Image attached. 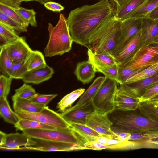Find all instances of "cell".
Segmentation results:
<instances>
[{
    "instance_id": "cell-54",
    "label": "cell",
    "mask_w": 158,
    "mask_h": 158,
    "mask_svg": "<svg viewBox=\"0 0 158 158\" xmlns=\"http://www.w3.org/2000/svg\"><path fill=\"white\" fill-rule=\"evenodd\" d=\"M51 0H39V2L41 4H44L46 2Z\"/></svg>"
},
{
    "instance_id": "cell-31",
    "label": "cell",
    "mask_w": 158,
    "mask_h": 158,
    "mask_svg": "<svg viewBox=\"0 0 158 158\" xmlns=\"http://www.w3.org/2000/svg\"><path fill=\"white\" fill-rule=\"evenodd\" d=\"M12 7L27 27L29 24L34 27L37 26L36 19V13L34 9H27L19 6Z\"/></svg>"
},
{
    "instance_id": "cell-15",
    "label": "cell",
    "mask_w": 158,
    "mask_h": 158,
    "mask_svg": "<svg viewBox=\"0 0 158 158\" xmlns=\"http://www.w3.org/2000/svg\"><path fill=\"white\" fill-rule=\"evenodd\" d=\"M141 30L136 34L123 48L115 56L120 65H124L129 61L139 49L144 45Z\"/></svg>"
},
{
    "instance_id": "cell-14",
    "label": "cell",
    "mask_w": 158,
    "mask_h": 158,
    "mask_svg": "<svg viewBox=\"0 0 158 158\" xmlns=\"http://www.w3.org/2000/svg\"><path fill=\"white\" fill-rule=\"evenodd\" d=\"M4 47L13 64L25 61L32 50L23 37Z\"/></svg>"
},
{
    "instance_id": "cell-13",
    "label": "cell",
    "mask_w": 158,
    "mask_h": 158,
    "mask_svg": "<svg viewBox=\"0 0 158 158\" xmlns=\"http://www.w3.org/2000/svg\"><path fill=\"white\" fill-rule=\"evenodd\" d=\"M158 84V73L139 81L120 85L119 89L135 97L139 98L147 89Z\"/></svg>"
},
{
    "instance_id": "cell-22",
    "label": "cell",
    "mask_w": 158,
    "mask_h": 158,
    "mask_svg": "<svg viewBox=\"0 0 158 158\" xmlns=\"http://www.w3.org/2000/svg\"><path fill=\"white\" fill-rule=\"evenodd\" d=\"M12 99L14 111L20 110L30 112H38L47 106L20 98L15 94L12 96Z\"/></svg>"
},
{
    "instance_id": "cell-44",
    "label": "cell",
    "mask_w": 158,
    "mask_h": 158,
    "mask_svg": "<svg viewBox=\"0 0 158 158\" xmlns=\"http://www.w3.org/2000/svg\"><path fill=\"white\" fill-rule=\"evenodd\" d=\"M0 11L9 17L25 25L23 21L12 7L0 2Z\"/></svg>"
},
{
    "instance_id": "cell-45",
    "label": "cell",
    "mask_w": 158,
    "mask_h": 158,
    "mask_svg": "<svg viewBox=\"0 0 158 158\" xmlns=\"http://www.w3.org/2000/svg\"><path fill=\"white\" fill-rule=\"evenodd\" d=\"M57 95V94H43L37 93L34 96L30 99L35 103L47 106Z\"/></svg>"
},
{
    "instance_id": "cell-29",
    "label": "cell",
    "mask_w": 158,
    "mask_h": 158,
    "mask_svg": "<svg viewBox=\"0 0 158 158\" xmlns=\"http://www.w3.org/2000/svg\"><path fill=\"white\" fill-rule=\"evenodd\" d=\"M85 90L84 88H80L68 94L57 103L56 108L58 111L62 113L71 107L72 104Z\"/></svg>"
},
{
    "instance_id": "cell-10",
    "label": "cell",
    "mask_w": 158,
    "mask_h": 158,
    "mask_svg": "<svg viewBox=\"0 0 158 158\" xmlns=\"http://www.w3.org/2000/svg\"><path fill=\"white\" fill-rule=\"evenodd\" d=\"M0 148L2 150H18L21 147L31 146L34 143L32 138L23 133L6 134L0 131Z\"/></svg>"
},
{
    "instance_id": "cell-47",
    "label": "cell",
    "mask_w": 158,
    "mask_h": 158,
    "mask_svg": "<svg viewBox=\"0 0 158 158\" xmlns=\"http://www.w3.org/2000/svg\"><path fill=\"white\" fill-rule=\"evenodd\" d=\"M47 9L53 12H60L64 9V7L60 4L52 1H48L44 4Z\"/></svg>"
},
{
    "instance_id": "cell-46",
    "label": "cell",
    "mask_w": 158,
    "mask_h": 158,
    "mask_svg": "<svg viewBox=\"0 0 158 158\" xmlns=\"http://www.w3.org/2000/svg\"><path fill=\"white\" fill-rule=\"evenodd\" d=\"M158 94V84L147 89L143 95L139 98L140 102L149 100Z\"/></svg>"
},
{
    "instance_id": "cell-11",
    "label": "cell",
    "mask_w": 158,
    "mask_h": 158,
    "mask_svg": "<svg viewBox=\"0 0 158 158\" xmlns=\"http://www.w3.org/2000/svg\"><path fill=\"white\" fill-rule=\"evenodd\" d=\"M107 114L94 110L87 116L86 124L100 135L114 134L111 128L113 123Z\"/></svg>"
},
{
    "instance_id": "cell-2",
    "label": "cell",
    "mask_w": 158,
    "mask_h": 158,
    "mask_svg": "<svg viewBox=\"0 0 158 158\" xmlns=\"http://www.w3.org/2000/svg\"><path fill=\"white\" fill-rule=\"evenodd\" d=\"M121 23L114 15L107 20L91 35L89 48L96 53L113 55L120 36Z\"/></svg>"
},
{
    "instance_id": "cell-38",
    "label": "cell",
    "mask_w": 158,
    "mask_h": 158,
    "mask_svg": "<svg viewBox=\"0 0 158 158\" xmlns=\"http://www.w3.org/2000/svg\"><path fill=\"white\" fill-rule=\"evenodd\" d=\"M118 66L115 65L112 66H94L96 72L102 73L105 76L115 80L119 84Z\"/></svg>"
},
{
    "instance_id": "cell-21",
    "label": "cell",
    "mask_w": 158,
    "mask_h": 158,
    "mask_svg": "<svg viewBox=\"0 0 158 158\" xmlns=\"http://www.w3.org/2000/svg\"><path fill=\"white\" fill-rule=\"evenodd\" d=\"M96 69L89 60L78 63L74 73L77 79L84 84L89 83L94 77Z\"/></svg>"
},
{
    "instance_id": "cell-39",
    "label": "cell",
    "mask_w": 158,
    "mask_h": 158,
    "mask_svg": "<svg viewBox=\"0 0 158 158\" xmlns=\"http://www.w3.org/2000/svg\"><path fill=\"white\" fill-rule=\"evenodd\" d=\"M158 137V130H148L130 133L129 140L145 141Z\"/></svg>"
},
{
    "instance_id": "cell-40",
    "label": "cell",
    "mask_w": 158,
    "mask_h": 158,
    "mask_svg": "<svg viewBox=\"0 0 158 158\" xmlns=\"http://www.w3.org/2000/svg\"><path fill=\"white\" fill-rule=\"evenodd\" d=\"M24 62L14 63L8 72V76L13 79H22L27 72Z\"/></svg>"
},
{
    "instance_id": "cell-6",
    "label": "cell",
    "mask_w": 158,
    "mask_h": 158,
    "mask_svg": "<svg viewBox=\"0 0 158 158\" xmlns=\"http://www.w3.org/2000/svg\"><path fill=\"white\" fill-rule=\"evenodd\" d=\"M117 84L115 80L105 77L104 81L91 100L94 110L108 114L115 109L114 99L118 89Z\"/></svg>"
},
{
    "instance_id": "cell-48",
    "label": "cell",
    "mask_w": 158,
    "mask_h": 158,
    "mask_svg": "<svg viewBox=\"0 0 158 158\" xmlns=\"http://www.w3.org/2000/svg\"><path fill=\"white\" fill-rule=\"evenodd\" d=\"M39 0H0V2H2L10 6L15 7L19 6L21 3L24 1H36L39 2Z\"/></svg>"
},
{
    "instance_id": "cell-25",
    "label": "cell",
    "mask_w": 158,
    "mask_h": 158,
    "mask_svg": "<svg viewBox=\"0 0 158 158\" xmlns=\"http://www.w3.org/2000/svg\"><path fill=\"white\" fill-rule=\"evenodd\" d=\"M87 54L88 60L94 66L120 65L113 55L96 53L89 48H88Z\"/></svg>"
},
{
    "instance_id": "cell-36",
    "label": "cell",
    "mask_w": 158,
    "mask_h": 158,
    "mask_svg": "<svg viewBox=\"0 0 158 158\" xmlns=\"http://www.w3.org/2000/svg\"><path fill=\"white\" fill-rule=\"evenodd\" d=\"M0 48V70L2 74L8 76V73L13 63L10 58L5 47Z\"/></svg>"
},
{
    "instance_id": "cell-35",
    "label": "cell",
    "mask_w": 158,
    "mask_h": 158,
    "mask_svg": "<svg viewBox=\"0 0 158 158\" xmlns=\"http://www.w3.org/2000/svg\"><path fill=\"white\" fill-rule=\"evenodd\" d=\"M0 22L4 23L19 33L26 32L27 31V27L0 11Z\"/></svg>"
},
{
    "instance_id": "cell-42",
    "label": "cell",
    "mask_w": 158,
    "mask_h": 158,
    "mask_svg": "<svg viewBox=\"0 0 158 158\" xmlns=\"http://www.w3.org/2000/svg\"><path fill=\"white\" fill-rule=\"evenodd\" d=\"M26 83L15 90V94L18 96L26 99H30L37 94L35 89L31 85Z\"/></svg>"
},
{
    "instance_id": "cell-26",
    "label": "cell",
    "mask_w": 158,
    "mask_h": 158,
    "mask_svg": "<svg viewBox=\"0 0 158 158\" xmlns=\"http://www.w3.org/2000/svg\"><path fill=\"white\" fill-rule=\"evenodd\" d=\"M138 109L141 115L158 122V103L157 102L151 100L141 102Z\"/></svg>"
},
{
    "instance_id": "cell-43",
    "label": "cell",
    "mask_w": 158,
    "mask_h": 158,
    "mask_svg": "<svg viewBox=\"0 0 158 158\" xmlns=\"http://www.w3.org/2000/svg\"><path fill=\"white\" fill-rule=\"evenodd\" d=\"M13 78L2 75L0 77V97L7 98L10 91Z\"/></svg>"
},
{
    "instance_id": "cell-49",
    "label": "cell",
    "mask_w": 158,
    "mask_h": 158,
    "mask_svg": "<svg viewBox=\"0 0 158 158\" xmlns=\"http://www.w3.org/2000/svg\"><path fill=\"white\" fill-rule=\"evenodd\" d=\"M145 142V148L158 149V137Z\"/></svg>"
},
{
    "instance_id": "cell-56",
    "label": "cell",
    "mask_w": 158,
    "mask_h": 158,
    "mask_svg": "<svg viewBox=\"0 0 158 158\" xmlns=\"http://www.w3.org/2000/svg\"><path fill=\"white\" fill-rule=\"evenodd\" d=\"M157 102V103H158V102Z\"/></svg>"
},
{
    "instance_id": "cell-12",
    "label": "cell",
    "mask_w": 158,
    "mask_h": 158,
    "mask_svg": "<svg viewBox=\"0 0 158 158\" xmlns=\"http://www.w3.org/2000/svg\"><path fill=\"white\" fill-rule=\"evenodd\" d=\"M33 139L34 143L33 145L21 147L18 150L69 151H75L76 147H77L75 145L66 143L38 139Z\"/></svg>"
},
{
    "instance_id": "cell-20",
    "label": "cell",
    "mask_w": 158,
    "mask_h": 158,
    "mask_svg": "<svg viewBox=\"0 0 158 158\" xmlns=\"http://www.w3.org/2000/svg\"><path fill=\"white\" fill-rule=\"evenodd\" d=\"M141 34L144 45L151 44L158 34V19L142 18Z\"/></svg>"
},
{
    "instance_id": "cell-33",
    "label": "cell",
    "mask_w": 158,
    "mask_h": 158,
    "mask_svg": "<svg viewBox=\"0 0 158 158\" xmlns=\"http://www.w3.org/2000/svg\"><path fill=\"white\" fill-rule=\"evenodd\" d=\"M158 6V0H147L130 17L143 18L148 17L150 13Z\"/></svg>"
},
{
    "instance_id": "cell-17",
    "label": "cell",
    "mask_w": 158,
    "mask_h": 158,
    "mask_svg": "<svg viewBox=\"0 0 158 158\" xmlns=\"http://www.w3.org/2000/svg\"><path fill=\"white\" fill-rule=\"evenodd\" d=\"M94 110L91 102L79 108L75 109H69L61 114L63 118L69 123H75L86 124L88 115Z\"/></svg>"
},
{
    "instance_id": "cell-53",
    "label": "cell",
    "mask_w": 158,
    "mask_h": 158,
    "mask_svg": "<svg viewBox=\"0 0 158 158\" xmlns=\"http://www.w3.org/2000/svg\"><path fill=\"white\" fill-rule=\"evenodd\" d=\"M157 43H158V34L156 35V36L155 37L152 42L151 44Z\"/></svg>"
},
{
    "instance_id": "cell-9",
    "label": "cell",
    "mask_w": 158,
    "mask_h": 158,
    "mask_svg": "<svg viewBox=\"0 0 158 158\" xmlns=\"http://www.w3.org/2000/svg\"><path fill=\"white\" fill-rule=\"evenodd\" d=\"M142 18L130 17L122 21L120 36L113 55L115 57L125 45L141 30Z\"/></svg>"
},
{
    "instance_id": "cell-1",
    "label": "cell",
    "mask_w": 158,
    "mask_h": 158,
    "mask_svg": "<svg viewBox=\"0 0 158 158\" xmlns=\"http://www.w3.org/2000/svg\"><path fill=\"white\" fill-rule=\"evenodd\" d=\"M116 9V5L112 0H101L71 10L67 19L73 41L89 48L91 35L115 15Z\"/></svg>"
},
{
    "instance_id": "cell-8",
    "label": "cell",
    "mask_w": 158,
    "mask_h": 158,
    "mask_svg": "<svg viewBox=\"0 0 158 158\" xmlns=\"http://www.w3.org/2000/svg\"><path fill=\"white\" fill-rule=\"evenodd\" d=\"M158 63V47L145 44L142 46L125 64L134 70H142Z\"/></svg>"
},
{
    "instance_id": "cell-19",
    "label": "cell",
    "mask_w": 158,
    "mask_h": 158,
    "mask_svg": "<svg viewBox=\"0 0 158 158\" xmlns=\"http://www.w3.org/2000/svg\"><path fill=\"white\" fill-rule=\"evenodd\" d=\"M54 73L53 68L47 65L44 68L27 71L22 80L25 83L38 84L50 79Z\"/></svg>"
},
{
    "instance_id": "cell-24",
    "label": "cell",
    "mask_w": 158,
    "mask_h": 158,
    "mask_svg": "<svg viewBox=\"0 0 158 158\" xmlns=\"http://www.w3.org/2000/svg\"><path fill=\"white\" fill-rule=\"evenodd\" d=\"M146 0H129L122 6L116 9L114 16L118 19L121 21L129 18Z\"/></svg>"
},
{
    "instance_id": "cell-4",
    "label": "cell",
    "mask_w": 158,
    "mask_h": 158,
    "mask_svg": "<svg viewBox=\"0 0 158 158\" xmlns=\"http://www.w3.org/2000/svg\"><path fill=\"white\" fill-rule=\"evenodd\" d=\"M111 127L114 132L130 133L148 130H158V122L140 114L134 113L120 114L113 118Z\"/></svg>"
},
{
    "instance_id": "cell-55",
    "label": "cell",
    "mask_w": 158,
    "mask_h": 158,
    "mask_svg": "<svg viewBox=\"0 0 158 158\" xmlns=\"http://www.w3.org/2000/svg\"><path fill=\"white\" fill-rule=\"evenodd\" d=\"M149 44L153 46H155V47H158V43H155V44Z\"/></svg>"
},
{
    "instance_id": "cell-30",
    "label": "cell",
    "mask_w": 158,
    "mask_h": 158,
    "mask_svg": "<svg viewBox=\"0 0 158 158\" xmlns=\"http://www.w3.org/2000/svg\"><path fill=\"white\" fill-rule=\"evenodd\" d=\"M20 37L15 30L0 22V48L15 42Z\"/></svg>"
},
{
    "instance_id": "cell-27",
    "label": "cell",
    "mask_w": 158,
    "mask_h": 158,
    "mask_svg": "<svg viewBox=\"0 0 158 158\" xmlns=\"http://www.w3.org/2000/svg\"><path fill=\"white\" fill-rule=\"evenodd\" d=\"M0 114L5 122L14 125L20 119L15 111L12 110L7 98L0 97Z\"/></svg>"
},
{
    "instance_id": "cell-32",
    "label": "cell",
    "mask_w": 158,
    "mask_h": 158,
    "mask_svg": "<svg viewBox=\"0 0 158 158\" xmlns=\"http://www.w3.org/2000/svg\"><path fill=\"white\" fill-rule=\"evenodd\" d=\"M16 130H22L26 129H56L57 128L44 124L38 121L28 119L21 118L14 125Z\"/></svg>"
},
{
    "instance_id": "cell-51",
    "label": "cell",
    "mask_w": 158,
    "mask_h": 158,
    "mask_svg": "<svg viewBox=\"0 0 158 158\" xmlns=\"http://www.w3.org/2000/svg\"><path fill=\"white\" fill-rule=\"evenodd\" d=\"M148 17L153 19H158V6L150 13Z\"/></svg>"
},
{
    "instance_id": "cell-18",
    "label": "cell",
    "mask_w": 158,
    "mask_h": 158,
    "mask_svg": "<svg viewBox=\"0 0 158 158\" xmlns=\"http://www.w3.org/2000/svg\"><path fill=\"white\" fill-rule=\"evenodd\" d=\"M114 102L115 109L123 111H133L138 109L140 101L138 98L133 96L118 88Z\"/></svg>"
},
{
    "instance_id": "cell-57",
    "label": "cell",
    "mask_w": 158,
    "mask_h": 158,
    "mask_svg": "<svg viewBox=\"0 0 158 158\" xmlns=\"http://www.w3.org/2000/svg\"></svg>"
},
{
    "instance_id": "cell-37",
    "label": "cell",
    "mask_w": 158,
    "mask_h": 158,
    "mask_svg": "<svg viewBox=\"0 0 158 158\" xmlns=\"http://www.w3.org/2000/svg\"><path fill=\"white\" fill-rule=\"evenodd\" d=\"M69 124L73 130L81 138L84 136H98L100 135L86 124L75 123H70Z\"/></svg>"
},
{
    "instance_id": "cell-3",
    "label": "cell",
    "mask_w": 158,
    "mask_h": 158,
    "mask_svg": "<svg viewBox=\"0 0 158 158\" xmlns=\"http://www.w3.org/2000/svg\"><path fill=\"white\" fill-rule=\"evenodd\" d=\"M48 30L49 40L44 49L45 57L61 55L70 50L73 41L69 31L67 19L64 14H60L55 26L48 23Z\"/></svg>"
},
{
    "instance_id": "cell-28",
    "label": "cell",
    "mask_w": 158,
    "mask_h": 158,
    "mask_svg": "<svg viewBox=\"0 0 158 158\" xmlns=\"http://www.w3.org/2000/svg\"><path fill=\"white\" fill-rule=\"evenodd\" d=\"M24 62L27 71L43 68L47 65L43 54L38 50H32Z\"/></svg>"
},
{
    "instance_id": "cell-23",
    "label": "cell",
    "mask_w": 158,
    "mask_h": 158,
    "mask_svg": "<svg viewBox=\"0 0 158 158\" xmlns=\"http://www.w3.org/2000/svg\"><path fill=\"white\" fill-rule=\"evenodd\" d=\"M105 78V77L103 76L97 77L84 92L76 104L69 109L71 110L77 109L91 102L92 99L97 92Z\"/></svg>"
},
{
    "instance_id": "cell-5",
    "label": "cell",
    "mask_w": 158,
    "mask_h": 158,
    "mask_svg": "<svg viewBox=\"0 0 158 158\" xmlns=\"http://www.w3.org/2000/svg\"><path fill=\"white\" fill-rule=\"evenodd\" d=\"M22 131L23 133L31 138L71 143L77 145V148L82 146L85 143L81 137L71 127L56 129H26Z\"/></svg>"
},
{
    "instance_id": "cell-16",
    "label": "cell",
    "mask_w": 158,
    "mask_h": 158,
    "mask_svg": "<svg viewBox=\"0 0 158 158\" xmlns=\"http://www.w3.org/2000/svg\"><path fill=\"white\" fill-rule=\"evenodd\" d=\"M142 148L141 142L131 140L125 141L111 145H103L96 141L86 142L84 144V148L85 149L96 150L102 149L127 150Z\"/></svg>"
},
{
    "instance_id": "cell-50",
    "label": "cell",
    "mask_w": 158,
    "mask_h": 158,
    "mask_svg": "<svg viewBox=\"0 0 158 158\" xmlns=\"http://www.w3.org/2000/svg\"><path fill=\"white\" fill-rule=\"evenodd\" d=\"M115 4L116 9L122 6L129 0H112Z\"/></svg>"
},
{
    "instance_id": "cell-41",
    "label": "cell",
    "mask_w": 158,
    "mask_h": 158,
    "mask_svg": "<svg viewBox=\"0 0 158 158\" xmlns=\"http://www.w3.org/2000/svg\"><path fill=\"white\" fill-rule=\"evenodd\" d=\"M119 84H123L126 82L131 77L141 71L134 70L126 65H119L118 66Z\"/></svg>"
},
{
    "instance_id": "cell-7",
    "label": "cell",
    "mask_w": 158,
    "mask_h": 158,
    "mask_svg": "<svg viewBox=\"0 0 158 158\" xmlns=\"http://www.w3.org/2000/svg\"><path fill=\"white\" fill-rule=\"evenodd\" d=\"M20 119L35 120L52 126L57 129H66L70 127V124L58 113L46 106L38 112H30L22 110L14 111Z\"/></svg>"
},
{
    "instance_id": "cell-34",
    "label": "cell",
    "mask_w": 158,
    "mask_h": 158,
    "mask_svg": "<svg viewBox=\"0 0 158 158\" xmlns=\"http://www.w3.org/2000/svg\"><path fill=\"white\" fill-rule=\"evenodd\" d=\"M158 73V63L136 73L128 79L124 83H131L152 77Z\"/></svg>"
},
{
    "instance_id": "cell-52",
    "label": "cell",
    "mask_w": 158,
    "mask_h": 158,
    "mask_svg": "<svg viewBox=\"0 0 158 158\" xmlns=\"http://www.w3.org/2000/svg\"><path fill=\"white\" fill-rule=\"evenodd\" d=\"M149 100L158 102V94L152 97Z\"/></svg>"
}]
</instances>
